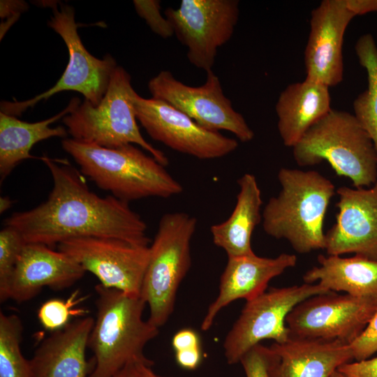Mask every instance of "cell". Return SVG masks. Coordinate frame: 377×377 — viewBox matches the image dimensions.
<instances>
[{
    "instance_id": "26",
    "label": "cell",
    "mask_w": 377,
    "mask_h": 377,
    "mask_svg": "<svg viewBox=\"0 0 377 377\" xmlns=\"http://www.w3.org/2000/svg\"><path fill=\"white\" fill-rule=\"evenodd\" d=\"M23 325L14 313H0V377H33L21 350Z\"/></svg>"
},
{
    "instance_id": "22",
    "label": "cell",
    "mask_w": 377,
    "mask_h": 377,
    "mask_svg": "<svg viewBox=\"0 0 377 377\" xmlns=\"http://www.w3.org/2000/svg\"><path fill=\"white\" fill-rule=\"evenodd\" d=\"M80 103L74 97L59 113L42 121L27 122L0 112V182L23 161L33 158L30 151L36 143L54 137L66 138L67 129L50 125L64 118Z\"/></svg>"
},
{
    "instance_id": "17",
    "label": "cell",
    "mask_w": 377,
    "mask_h": 377,
    "mask_svg": "<svg viewBox=\"0 0 377 377\" xmlns=\"http://www.w3.org/2000/svg\"><path fill=\"white\" fill-rule=\"evenodd\" d=\"M353 359L350 344L290 337L267 348L269 377H331Z\"/></svg>"
},
{
    "instance_id": "31",
    "label": "cell",
    "mask_w": 377,
    "mask_h": 377,
    "mask_svg": "<svg viewBox=\"0 0 377 377\" xmlns=\"http://www.w3.org/2000/svg\"><path fill=\"white\" fill-rule=\"evenodd\" d=\"M267 348L257 344L240 360L246 377H269L267 367Z\"/></svg>"
},
{
    "instance_id": "15",
    "label": "cell",
    "mask_w": 377,
    "mask_h": 377,
    "mask_svg": "<svg viewBox=\"0 0 377 377\" xmlns=\"http://www.w3.org/2000/svg\"><path fill=\"white\" fill-rule=\"evenodd\" d=\"M336 223L325 233L330 256L355 253L377 260V181L371 187L337 189Z\"/></svg>"
},
{
    "instance_id": "36",
    "label": "cell",
    "mask_w": 377,
    "mask_h": 377,
    "mask_svg": "<svg viewBox=\"0 0 377 377\" xmlns=\"http://www.w3.org/2000/svg\"><path fill=\"white\" fill-rule=\"evenodd\" d=\"M348 8L356 15L377 12V0H346Z\"/></svg>"
},
{
    "instance_id": "1",
    "label": "cell",
    "mask_w": 377,
    "mask_h": 377,
    "mask_svg": "<svg viewBox=\"0 0 377 377\" xmlns=\"http://www.w3.org/2000/svg\"><path fill=\"white\" fill-rule=\"evenodd\" d=\"M49 170L52 188L38 206L13 213L4 226L17 230L24 242L52 247L75 237H100L149 246L147 226L129 203L93 192L83 175L67 161L40 158Z\"/></svg>"
},
{
    "instance_id": "2",
    "label": "cell",
    "mask_w": 377,
    "mask_h": 377,
    "mask_svg": "<svg viewBox=\"0 0 377 377\" xmlns=\"http://www.w3.org/2000/svg\"><path fill=\"white\" fill-rule=\"evenodd\" d=\"M61 144L84 176L121 201L168 198L183 191L164 165L133 145L107 148L71 138Z\"/></svg>"
},
{
    "instance_id": "34",
    "label": "cell",
    "mask_w": 377,
    "mask_h": 377,
    "mask_svg": "<svg viewBox=\"0 0 377 377\" xmlns=\"http://www.w3.org/2000/svg\"><path fill=\"white\" fill-rule=\"evenodd\" d=\"M172 346L175 352L200 348L201 343L198 332L191 328H184L177 331L172 339Z\"/></svg>"
},
{
    "instance_id": "32",
    "label": "cell",
    "mask_w": 377,
    "mask_h": 377,
    "mask_svg": "<svg viewBox=\"0 0 377 377\" xmlns=\"http://www.w3.org/2000/svg\"><path fill=\"white\" fill-rule=\"evenodd\" d=\"M1 39L8 29L20 17L22 13L28 9V5L23 1H0Z\"/></svg>"
},
{
    "instance_id": "29",
    "label": "cell",
    "mask_w": 377,
    "mask_h": 377,
    "mask_svg": "<svg viewBox=\"0 0 377 377\" xmlns=\"http://www.w3.org/2000/svg\"><path fill=\"white\" fill-rule=\"evenodd\" d=\"M133 2L137 14L145 20L153 32L163 38L175 35L170 22L160 12V1L134 0Z\"/></svg>"
},
{
    "instance_id": "27",
    "label": "cell",
    "mask_w": 377,
    "mask_h": 377,
    "mask_svg": "<svg viewBox=\"0 0 377 377\" xmlns=\"http://www.w3.org/2000/svg\"><path fill=\"white\" fill-rule=\"evenodd\" d=\"M25 242L15 229L4 226L0 231V300L10 299L15 269Z\"/></svg>"
},
{
    "instance_id": "39",
    "label": "cell",
    "mask_w": 377,
    "mask_h": 377,
    "mask_svg": "<svg viewBox=\"0 0 377 377\" xmlns=\"http://www.w3.org/2000/svg\"><path fill=\"white\" fill-rule=\"evenodd\" d=\"M13 201L8 196L0 198V213L3 214L12 206Z\"/></svg>"
},
{
    "instance_id": "40",
    "label": "cell",
    "mask_w": 377,
    "mask_h": 377,
    "mask_svg": "<svg viewBox=\"0 0 377 377\" xmlns=\"http://www.w3.org/2000/svg\"><path fill=\"white\" fill-rule=\"evenodd\" d=\"M331 377H346V376L337 370L332 374Z\"/></svg>"
},
{
    "instance_id": "9",
    "label": "cell",
    "mask_w": 377,
    "mask_h": 377,
    "mask_svg": "<svg viewBox=\"0 0 377 377\" xmlns=\"http://www.w3.org/2000/svg\"><path fill=\"white\" fill-rule=\"evenodd\" d=\"M330 292L318 283L272 288L247 301L237 320L227 333L223 347L227 363L235 364L251 348L265 339L283 343L290 338L286 319L303 300Z\"/></svg>"
},
{
    "instance_id": "30",
    "label": "cell",
    "mask_w": 377,
    "mask_h": 377,
    "mask_svg": "<svg viewBox=\"0 0 377 377\" xmlns=\"http://www.w3.org/2000/svg\"><path fill=\"white\" fill-rule=\"evenodd\" d=\"M350 347L353 359L357 361L369 359L377 352V309L363 332L350 343Z\"/></svg>"
},
{
    "instance_id": "33",
    "label": "cell",
    "mask_w": 377,
    "mask_h": 377,
    "mask_svg": "<svg viewBox=\"0 0 377 377\" xmlns=\"http://www.w3.org/2000/svg\"><path fill=\"white\" fill-rule=\"evenodd\" d=\"M338 371L346 377H377V357L356 362H347Z\"/></svg>"
},
{
    "instance_id": "11",
    "label": "cell",
    "mask_w": 377,
    "mask_h": 377,
    "mask_svg": "<svg viewBox=\"0 0 377 377\" xmlns=\"http://www.w3.org/2000/svg\"><path fill=\"white\" fill-rule=\"evenodd\" d=\"M152 98L163 101L210 131H228L242 142L251 141L253 131L232 107L219 77L207 73L205 82L192 87L177 80L169 71H161L148 82Z\"/></svg>"
},
{
    "instance_id": "35",
    "label": "cell",
    "mask_w": 377,
    "mask_h": 377,
    "mask_svg": "<svg viewBox=\"0 0 377 377\" xmlns=\"http://www.w3.org/2000/svg\"><path fill=\"white\" fill-rule=\"evenodd\" d=\"M175 353L177 364L184 369H195L202 362V351L201 347L179 350Z\"/></svg>"
},
{
    "instance_id": "18",
    "label": "cell",
    "mask_w": 377,
    "mask_h": 377,
    "mask_svg": "<svg viewBox=\"0 0 377 377\" xmlns=\"http://www.w3.org/2000/svg\"><path fill=\"white\" fill-rule=\"evenodd\" d=\"M294 254L281 253L276 258H263L253 253L229 257L221 276L219 291L209 304L201 323V330L212 327L219 311L231 302L251 300L266 291L268 283L286 269L296 265Z\"/></svg>"
},
{
    "instance_id": "23",
    "label": "cell",
    "mask_w": 377,
    "mask_h": 377,
    "mask_svg": "<svg viewBox=\"0 0 377 377\" xmlns=\"http://www.w3.org/2000/svg\"><path fill=\"white\" fill-rule=\"evenodd\" d=\"M237 184L239 191L232 212L227 220L210 227L214 244L223 249L228 258L253 253L252 234L262 221L263 200L256 177L245 173Z\"/></svg>"
},
{
    "instance_id": "7",
    "label": "cell",
    "mask_w": 377,
    "mask_h": 377,
    "mask_svg": "<svg viewBox=\"0 0 377 377\" xmlns=\"http://www.w3.org/2000/svg\"><path fill=\"white\" fill-rule=\"evenodd\" d=\"M196 226L195 217L186 212L166 213L149 245L140 296L149 306V321L158 328L172 313L177 290L191 267V242Z\"/></svg>"
},
{
    "instance_id": "38",
    "label": "cell",
    "mask_w": 377,
    "mask_h": 377,
    "mask_svg": "<svg viewBox=\"0 0 377 377\" xmlns=\"http://www.w3.org/2000/svg\"><path fill=\"white\" fill-rule=\"evenodd\" d=\"M139 367L143 377H167L157 374L153 371L151 367L143 364H139Z\"/></svg>"
},
{
    "instance_id": "4",
    "label": "cell",
    "mask_w": 377,
    "mask_h": 377,
    "mask_svg": "<svg viewBox=\"0 0 377 377\" xmlns=\"http://www.w3.org/2000/svg\"><path fill=\"white\" fill-rule=\"evenodd\" d=\"M277 177L281 189L262 213L265 232L286 239L300 253L325 249L324 219L334 185L315 170L283 168Z\"/></svg>"
},
{
    "instance_id": "28",
    "label": "cell",
    "mask_w": 377,
    "mask_h": 377,
    "mask_svg": "<svg viewBox=\"0 0 377 377\" xmlns=\"http://www.w3.org/2000/svg\"><path fill=\"white\" fill-rule=\"evenodd\" d=\"M86 297H80L79 290L74 291L65 300L50 299L43 302L37 312L38 319L46 330L51 332L66 326L72 317H84L87 309L74 308Z\"/></svg>"
},
{
    "instance_id": "5",
    "label": "cell",
    "mask_w": 377,
    "mask_h": 377,
    "mask_svg": "<svg viewBox=\"0 0 377 377\" xmlns=\"http://www.w3.org/2000/svg\"><path fill=\"white\" fill-rule=\"evenodd\" d=\"M299 166L329 163L339 177L355 188L370 187L377 181V154L354 114L332 109L313 124L292 147Z\"/></svg>"
},
{
    "instance_id": "10",
    "label": "cell",
    "mask_w": 377,
    "mask_h": 377,
    "mask_svg": "<svg viewBox=\"0 0 377 377\" xmlns=\"http://www.w3.org/2000/svg\"><path fill=\"white\" fill-rule=\"evenodd\" d=\"M239 4L237 0H182L177 8L165 10L192 65L206 73L212 71L219 48L232 36Z\"/></svg>"
},
{
    "instance_id": "14",
    "label": "cell",
    "mask_w": 377,
    "mask_h": 377,
    "mask_svg": "<svg viewBox=\"0 0 377 377\" xmlns=\"http://www.w3.org/2000/svg\"><path fill=\"white\" fill-rule=\"evenodd\" d=\"M136 117L147 133L170 149L201 160L223 157L238 147L235 138L207 130L168 103L138 94Z\"/></svg>"
},
{
    "instance_id": "3",
    "label": "cell",
    "mask_w": 377,
    "mask_h": 377,
    "mask_svg": "<svg viewBox=\"0 0 377 377\" xmlns=\"http://www.w3.org/2000/svg\"><path fill=\"white\" fill-rule=\"evenodd\" d=\"M96 317L88 348L94 353V365L89 377H112L131 363L151 367L154 362L144 353L159 328L145 320L146 302L141 296L103 286H95Z\"/></svg>"
},
{
    "instance_id": "37",
    "label": "cell",
    "mask_w": 377,
    "mask_h": 377,
    "mask_svg": "<svg viewBox=\"0 0 377 377\" xmlns=\"http://www.w3.org/2000/svg\"><path fill=\"white\" fill-rule=\"evenodd\" d=\"M112 377H143L139 367V363L128 364Z\"/></svg>"
},
{
    "instance_id": "16",
    "label": "cell",
    "mask_w": 377,
    "mask_h": 377,
    "mask_svg": "<svg viewBox=\"0 0 377 377\" xmlns=\"http://www.w3.org/2000/svg\"><path fill=\"white\" fill-rule=\"evenodd\" d=\"M354 17L346 0H324L312 10L304 51L306 79L328 87L342 81L343 36Z\"/></svg>"
},
{
    "instance_id": "21",
    "label": "cell",
    "mask_w": 377,
    "mask_h": 377,
    "mask_svg": "<svg viewBox=\"0 0 377 377\" xmlns=\"http://www.w3.org/2000/svg\"><path fill=\"white\" fill-rule=\"evenodd\" d=\"M329 87L306 79L289 84L276 103L277 128L285 146L293 147L308 129L331 110Z\"/></svg>"
},
{
    "instance_id": "13",
    "label": "cell",
    "mask_w": 377,
    "mask_h": 377,
    "mask_svg": "<svg viewBox=\"0 0 377 377\" xmlns=\"http://www.w3.org/2000/svg\"><path fill=\"white\" fill-rule=\"evenodd\" d=\"M57 249L95 275L103 286L140 296L149 246L112 237H80L61 242Z\"/></svg>"
},
{
    "instance_id": "25",
    "label": "cell",
    "mask_w": 377,
    "mask_h": 377,
    "mask_svg": "<svg viewBox=\"0 0 377 377\" xmlns=\"http://www.w3.org/2000/svg\"><path fill=\"white\" fill-rule=\"evenodd\" d=\"M359 61L367 73L368 87L353 103L354 115L369 135L377 154V46L371 34L355 44Z\"/></svg>"
},
{
    "instance_id": "6",
    "label": "cell",
    "mask_w": 377,
    "mask_h": 377,
    "mask_svg": "<svg viewBox=\"0 0 377 377\" xmlns=\"http://www.w3.org/2000/svg\"><path fill=\"white\" fill-rule=\"evenodd\" d=\"M136 94L129 73L117 66L98 105L94 106L84 100L63 118L71 138L107 148L135 144L165 167L168 165L166 155L140 133L134 104Z\"/></svg>"
},
{
    "instance_id": "19",
    "label": "cell",
    "mask_w": 377,
    "mask_h": 377,
    "mask_svg": "<svg viewBox=\"0 0 377 377\" xmlns=\"http://www.w3.org/2000/svg\"><path fill=\"white\" fill-rule=\"evenodd\" d=\"M85 270L66 253L42 244H25L13 274L10 299L17 303L36 296L44 287L61 290L81 279Z\"/></svg>"
},
{
    "instance_id": "20",
    "label": "cell",
    "mask_w": 377,
    "mask_h": 377,
    "mask_svg": "<svg viewBox=\"0 0 377 377\" xmlns=\"http://www.w3.org/2000/svg\"><path fill=\"white\" fill-rule=\"evenodd\" d=\"M94 323L91 316L77 318L44 339L29 360L33 377H89L86 350Z\"/></svg>"
},
{
    "instance_id": "24",
    "label": "cell",
    "mask_w": 377,
    "mask_h": 377,
    "mask_svg": "<svg viewBox=\"0 0 377 377\" xmlns=\"http://www.w3.org/2000/svg\"><path fill=\"white\" fill-rule=\"evenodd\" d=\"M318 266L306 272L305 283L316 281L329 291H343L359 297H377V260L355 255L318 257Z\"/></svg>"
},
{
    "instance_id": "8",
    "label": "cell",
    "mask_w": 377,
    "mask_h": 377,
    "mask_svg": "<svg viewBox=\"0 0 377 377\" xmlns=\"http://www.w3.org/2000/svg\"><path fill=\"white\" fill-rule=\"evenodd\" d=\"M52 11L47 25L64 40L68 51V62L56 84L47 91L24 101H3L1 112L19 116L39 101L64 91L80 93L94 106L100 103L108 89L112 75L118 66L115 59L106 54L98 59L91 54L84 46L77 33L73 7L62 3H46Z\"/></svg>"
},
{
    "instance_id": "12",
    "label": "cell",
    "mask_w": 377,
    "mask_h": 377,
    "mask_svg": "<svg viewBox=\"0 0 377 377\" xmlns=\"http://www.w3.org/2000/svg\"><path fill=\"white\" fill-rule=\"evenodd\" d=\"M377 309V297H359L333 291L310 297L288 314L290 337L338 340L351 343Z\"/></svg>"
}]
</instances>
